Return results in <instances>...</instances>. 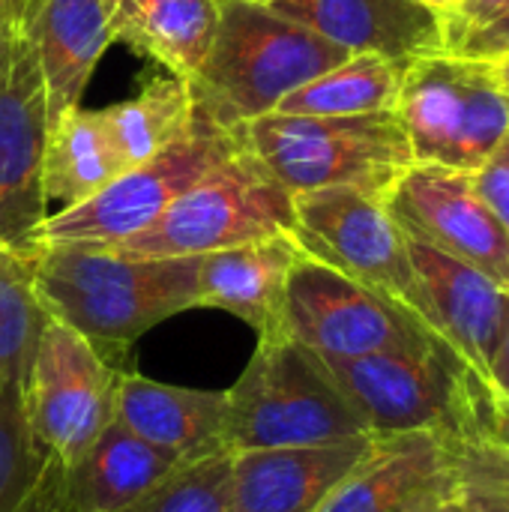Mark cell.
Wrapping results in <instances>:
<instances>
[{
	"label": "cell",
	"mask_w": 509,
	"mask_h": 512,
	"mask_svg": "<svg viewBox=\"0 0 509 512\" xmlns=\"http://www.w3.org/2000/svg\"><path fill=\"white\" fill-rule=\"evenodd\" d=\"M30 264L45 315L78 330L108 360L156 324L198 309V258H141L99 243H48Z\"/></svg>",
	"instance_id": "cell-1"
},
{
	"label": "cell",
	"mask_w": 509,
	"mask_h": 512,
	"mask_svg": "<svg viewBox=\"0 0 509 512\" xmlns=\"http://www.w3.org/2000/svg\"><path fill=\"white\" fill-rule=\"evenodd\" d=\"M348 57L345 48L270 6L222 0L213 48L201 72L186 84L198 111L237 132L273 114L288 93Z\"/></svg>",
	"instance_id": "cell-2"
},
{
	"label": "cell",
	"mask_w": 509,
	"mask_h": 512,
	"mask_svg": "<svg viewBox=\"0 0 509 512\" xmlns=\"http://www.w3.org/2000/svg\"><path fill=\"white\" fill-rule=\"evenodd\" d=\"M228 393V450L309 447L369 435L360 414L306 345L276 333L258 348Z\"/></svg>",
	"instance_id": "cell-3"
},
{
	"label": "cell",
	"mask_w": 509,
	"mask_h": 512,
	"mask_svg": "<svg viewBox=\"0 0 509 512\" xmlns=\"http://www.w3.org/2000/svg\"><path fill=\"white\" fill-rule=\"evenodd\" d=\"M240 141L294 195L327 186H354L387 198L414 165L405 126L396 111L360 117L264 114L246 123Z\"/></svg>",
	"instance_id": "cell-4"
},
{
	"label": "cell",
	"mask_w": 509,
	"mask_h": 512,
	"mask_svg": "<svg viewBox=\"0 0 509 512\" xmlns=\"http://www.w3.org/2000/svg\"><path fill=\"white\" fill-rule=\"evenodd\" d=\"M369 435H474L486 381L444 342L366 357H321Z\"/></svg>",
	"instance_id": "cell-5"
},
{
	"label": "cell",
	"mask_w": 509,
	"mask_h": 512,
	"mask_svg": "<svg viewBox=\"0 0 509 512\" xmlns=\"http://www.w3.org/2000/svg\"><path fill=\"white\" fill-rule=\"evenodd\" d=\"M285 231H294L291 192L252 150L240 147L117 249L141 258H201Z\"/></svg>",
	"instance_id": "cell-6"
},
{
	"label": "cell",
	"mask_w": 509,
	"mask_h": 512,
	"mask_svg": "<svg viewBox=\"0 0 509 512\" xmlns=\"http://www.w3.org/2000/svg\"><path fill=\"white\" fill-rule=\"evenodd\" d=\"M396 114L417 165L477 171L509 129V99L492 60L417 57L405 66Z\"/></svg>",
	"instance_id": "cell-7"
},
{
	"label": "cell",
	"mask_w": 509,
	"mask_h": 512,
	"mask_svg": "<svg viewBox=\"0 0 509 512\" xmlns=\"http://www.w3.org/2000/svg\"><path fill=\"white\" fill-rule=\"evenodd\" d=\"M243 147L240 132L222 129L195 108L189 129L153 159L117 174L105 189L81 204L48 213L39 246L99 243L117 246L150 228L189 186Z\"/></svg>",
	"instance_id": "cell-8"
},
{
	"label": "cell",
	"mask_w": 509,
	"mask_h": 512,
	"mask_svg": "<svg viewBox=\"0 0 509 512\" xmlns=\"http://www.w3.org/2000/svg\"><path fill=\"white\" fill-rule=\"evenodd\" d=\"M291 201V234L309 258L363 282L372 291L387 294L426 321L408 237L390 216L381 195L354 186H327L294 192Z\"/></svg>",
	"instance_id": "cell-9"
},
{
	"label": "cell",
	"mask_w": 509,
	"mask_h": 512,
	"mask_svg": "<svg viewBox=\"0 0 509 512\" xmlns=\"http://www.w3.org/2000/svg\"><path fill=\"white\" fill-rule=\"evenodd\" d=\"M282 336L306 345L318 357H366L441 342L411 309L306 252L288 276Z\"/></svg>",
	"instance_id": "cell-10"
},
{
	"label": "cell",
	"mask_w": 509,
	"mask_h": 512,
	"mask_svg": "<svg viewBox=\"0 0 509 512\" xmlns=\"http://www.w3.org/2000/svg\"><path fill=\"white\" fill-rule=\"evenodd\" d=\"M48 96L27 27L0 24V246L33 261L48 219Z\"/></svg>",
	"instance_id": "cell-11"
},
{
	"label": "cell",
	"mask_w": 509,
	"mask_h": 512,
	"mask_svg": "<svg viewBox=\"0 0 509 512\" xmlns=\"http://www.w3.org/2000/svg\"><path fill=\"white\" fill-rule=\"evenodd\" d=\"M120 366L78 330L48 318L24 381V411L36 438L66 468L114 420Z\"/></svg>",
	"instance_id": "cell-12"
},
{
	"label": "cell",
	"mask_w": 509,
	"mask_h": 512,
	"mask_svg": "<svg viewBox=\"0 0 509 512\" xmlns=\"http://www.w3.org/2000/svg\"><path fill=\"white\" fill-rule=\"evenodd\" d=\"M399 228L509 288V231L477 195L471 171L411 165L387 192Z\"/></svg>",
	"instance_id": "cell-13"
},
{
	"label": "cell",
	"mask_w": 509,
	"mask_h": 512,
	"mask_svg": "<svg viewBox=\"0 0 509 512\" xmlns=\"http://www.w3.org/2000/svg\"><path fill=\"white\" fill-rule=\"evenodd\" d=\"M408 252L423 291L426 324L489 384V369L507 324L509 288L420 240L408 237Z\"/></svg>",
	"instance_id": "cell-14"
},
{
	"label": "cell",
	"mask_w": 509,
	"mask_h": 512,
	"mask_svg": "<svg viewBox=\"0 0 509 512\" xmlns=\"http://www.w3.org/2000/svg\"><path fill=\"white\" fill-rule=\"evenodd\" d=\"M450 438L441 432L375 438L318 512H438L456 495Z\"/></svg>",
	"instance_id": "cell-15"
},
{
	"label": "cell",
	"mask_w": 509,
	"mask_h": 512,
	"mask_svg": "<svg viewBox=\"0 0 509 512\" xmlns=\"http://www.w3.org/2000/svg\"><path fill=\"white\" fill-rule=\"evenodd\" d=\"M375 438L231 453V512H318Z\"/></svg>",
	"instance_id": "cell-16"
},
{
	"label": "cell",
	"mask_w": 509,
	"mask_h": 512,
	"mask_svg": "<svg viewBox=\"0 0 509 512\" xmlns=\"http://www.w3.org/2000/svg\"><path fill=\"white\" fill-rule=\"evenodd\" d=\"M270 9L348 54L411 63L447 51L444 12L423 0H279Z\"/></svg>",
	"instance_id": "cell-17"
},
{
	"label": "cell",
	"mask_w": 509,
	"mask_h": 512,
	"mask_svg": "<svg viewBox=\"0 0 509 512\" xmlns=\"http://www.w3.org/2000/svg\"><path fill=\"white\" fill-rule=\"evenodd\" d=\"M114 420L177 462L228 450V393L171 387L120 369Z\"/></svg>",
	"instance_id": "cell-18"
},
{
	"label": "cell",
	"mask_w": 509,
	"mask_h": 512,
	"mask_svg": "<svg viewBox=\"0 0 509 512\" xmlns=\"http://www.w3.org/2000/svg\"><path fill=\"white\" fill-rule=\"evenodd\" d=\"M303 249L291 231L198 258V309L246 321L258 339L282 333L285 288Z\"/></svg>",
	"instance_id": "cell-19"
},
{
	"label": "cell",
	"mask_w": 509,
	"mask_h": 512,
	"mask_svg": "<svg viewBox=\"0 0 509 512\" xmlns=\"http://www.w3.org/2000/svg\"><path fill=\"white\" fill-rule=\"evenodd\" d=\"M120 0H39L30 18L45 96L48 126L78 108L93 69L114 42Z\"/></svg>",
	"instance_id": "cell-20"
},
{
	"label": "cell",
	"mask_w": 509,
	"mask_h": 512,
	"mask_svg": "<svg viewBox=\"0 0 509 512\" xmlns=\"http://www.w3.org/2000/svg\"><path fill=\"white\" fill-rule=\"evenodd\" d=\"M174 456L132 435L111 420L93 444L66 465L69 512H120L150 492L171 468Z\"/></svg>",
	"instance_id": "cell-21"
},
{
	"label": "cell",
	"mask_w": 509,
	"mask_h": 512,
	"mask_svg": "<svg viewBox=\"0 0 509 512\" xmlns=\"http://www.w3.org/2000/svg\"><path fill=\"white\" fill-rule=\"evenodd\" d=\"M222 0H144L120 3L114 42L153 57L174 78L192 81L219 30Z\"/></svg>",
	"instance_id": "cell-22"
},
{
	"label": "cell",
	"mask_w": 509,
	"mask_h": 512,
	"mask_svg": "<svg viewBox=\"0 0 509 512\" xmlns=\"http://www.w3.org/2000/svg\"><path fill=\"white\" fill-rule=\"evenodd\" d=\"M0 512H69L66 468L30 429L18 384H0Z\"/></svg>",
	"instance_id": "cell-23"
},
{
	"label": "cell",
	"mask_w": 509,
	"mask_h": 512,
	"mask_svg": "<svg viewBox=\"0 0 509 512\" xmlns=\"http://www.w3.org/2000/svg\"><path fill=\"white\" fill-rule=\"evenodd\" d=\"M117 174H123V165L111 147L102 111L78 105L48 126L42 189L48 201L60 204V210L87 201Z\"/></svg>",
	"instance_id": "cell-24"
},
{
	"label": "cell",
	"mask_w": 509,
	"mask_h": 512,
	"mask_svg": "<svg viewBox=\"0 0 509 512\" xmlns=\"http://www.w3.org/2000/svg\"><path fill=\"white\" fill-rule=\"evenodd\" d=\"M408 63L378 54H351L318 78L288 93L273 114L297 117H360L396 111Z\"/></svg>",
	"instance_id": "cell-25"
},
{
	"label": "cell",
	"mask_w": 509,
	"mask_h": 512,
	"mask_svg": "<svg viewBox=\"0 0 509 512\" xmlns=\"http://www.w3.org/2000/svg\"><path fill=\"white\" fill-rule=\"evenodd\" d=\"M192 117L195 99L189 84L174 75L156 78L138 96L102 108V120L123 171L153 159L168 144H174L189 129Z\"/></svg>",
	"instance_id": "cell-26"
},
{
	"label": "cell",
	"mask_w": 509,
	"mask_h": 512,
	"mask_svg": "<svg viewBox=\"0 0 509 512\" xmlns=\"http://www.w3.org/2000/svg\"><path fill=\"white\" fill-rule=\"evenodd\" d=\"M45 321L33 288V264L0 246V384L24 387Z\"/></svg>",
	"instance_id": "cell-27"
},
{
	"label": "cell",
	"mask_w": 509,
	"mask_h": 512,
	"mask_svg": "<svg viewBox=\"0 0 509 512\" xmlns=\"http://www.w3.org/2000/svg\"><path fill=\"white\" fill-rule=\"evenodd\" d=\"M120 512H231V450L177 462L150 492Z\"/></svg>",
	"instance_id": "cell-28"
},
{
	"label": "cell",
	"mask_w": 509,
	"mask_h": 512,
	"mask_svg": "<svg viewBox=\"0 0 509 512\" xmlns=\"http://www.w3.org/2000/svg\"><path fill=\"white\" fill-rule=\"evenodd\" d=\"M456 492L468 512H509V447L483 435H453Z\"/></svg>",
	"instance_id": "cell-29"
},
{
	"label": "cell",
	"mask_w": 509,
	"mask_h": 512,
	"mask_svg": "<svg viewBox=\"0 0 509 512\" xmlns=\"http://www.w3.org/2000/svg\"><path fill=\"white\" fill-rule=\"evenodd\" d=\"M474 174L477 195L509 231V129Z\"/></svg>",
	"instance_id": "cell-30"
},
{
	"label": "cell",
	"mask_w": 509,
	"mask_h": 512,
	"mask_svg": "<svg viewBox=\"0 0 509 512\" xmlns=\"http://www.w3.org/2000/svg\"><path fill=\"white\" fill-rule=\"evenodd\" d=\"M509 12V0H462L459 6L444 12L447 27V51H453L465 36L495 24Z\"/></svg>",
	"instance_id": "cell-31"
},
{
	"label": "cell",
	"mask_w": 509,
	"mask_h": 512,
	"mask_svg": "<svg viewBox=\"0 0 509 512\" xmlns=\"http://www.w3.org/2000/svg\"><path fill=\"white\" fill-rule=\"evenodd\" d=\"M501 447H509V393L486 384L480 393V405H477V432Z\"/></svg>",
	"instance_id": "cell-32"
},
{
	"label": "cell",
	"mask_w": 509,
	"mask_h": 512,
	"mask_svg": "<svg viewBox=\"0 0 509 512\" xmlns=\"http://www.w3.org/2000/svg\"><path fill=\"white\" fill-rule=\"evenodd\" d=\"M509 51V12L504 18H498L495 24L465 36L450 54H462V57H480V60H492L498 54Z\"/></svg>",
	"instance_id": "cell-33"
},
{
	"label": "cell",
	"mask_w": 509,
	"mask_h": 512,
	"mask_svg": "<svg viewBox=\"0 0 509 512\" xmlns=\"http://www.w3.org/2000/svg\"><path fill=\"white\" fill-rule=\"evenodd\" d=\"M489 384H495V387L509 393V312L501 342H498V351H495V360H492V369H489Z\"/></svg>",
	"instance_id": "cell-34"
},
{
	"label": "cell",
	"mask_w": 509,
	"mask_h": 512,
	"mask_svg": "<svg viewBox=\"0 0 509 512\" xmlns=\"http://www.w3.org/2000/svg\"><path fill=\"white\" fill-rule=\"evenodd\" d=\"M39 0H0V15L3 24L9 27H30V18L36 12Z\"/></svg>",
	"instance_id": "cell-35"
},
{
	"label": "cell",
	"mask_w": 509,
	"mask_h": 512,
	"mask_svg": "<svg viewBox=\"0 0 509 512\" xmlns=\"http://www.w3.org/2000/svg\"><path fill=\"white\" fill-rule=\"evenodd\" d=\"M492 69H495V75H498V81H501V87H504V93H507L509 99V51L492 57Z\"/></svg>",
	"instance_id": "cell-36"
},
{
	"label": "cell",
	"mask_w": 509,
	"mask_h": 512,
	"mask_svg": "<svg viewBox=\"0 0 509 512\" xmlns=\"http://www.w3.org/2000/svg\"><path fill=\"white\" fill-rule=\"evenodd\" d=\"M438 512H468V510H465V504H462V498H459V492H456V495H453V498H450V501H447V504H444Z\"/></svg>",
	"instance_id": "cell-37"
},
{
	"label": "cell",
	"mask_w": 509,
	"mask_h": 512,
	"mask_svg": "<svg viewBox=\"0 0 509 512\" xmlns=\"http://www.w3.org/2000/svg\"><path fill=\"white\" fill-rule=\"evenodd\" d=\"M423 3H429L432 9H441V12H447V9H453V6H459L462 0H423Z\"/></svg>",
	"instance_id": "cell-38"
},
{
	"label": "cell",
	"mask_w": 509,
	"mask_h": 512,
	"mask_svg": "<svg viewBox=\"0 0 509 512\" xmlns=\"http://www.w3.org/2000/svg\"><path fill=\"white\" fill-rule=\"evenodd\" d=\"M246 3H255V6H273V3H279V0H246Z\"/></svg>",
	"instance_id": "cell-39"
},
{
	"label": "cell",
	"mask_w": 509,
	"mask_h": 512,
	"mask_svg": "<svg viewBox=\"0 0 509 512\" xmlns=\"http://www.w3.org/2000/svg\"><path fill=\"white\" fill-rule=\"evenodd\" d=\"M120 3H144V0H120Z\"/></svg>",
	"instance_id": "cell-40"
},
{
	"label": "cell",
	"mask_w": 509,
	"mask_h": 512,
	"mask_svg": "<svg viewBox=\"0 0 509 512\" xmlns=\"http://www.w3.org/2000/svg\"><path fill=\"white\" fill-rule=\"evenodd\" d=\"M0 24H3V15H0Z\"/></svg>",
	"instance_id": "cell-41"
}]
</instances>
